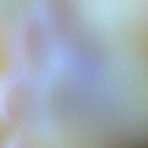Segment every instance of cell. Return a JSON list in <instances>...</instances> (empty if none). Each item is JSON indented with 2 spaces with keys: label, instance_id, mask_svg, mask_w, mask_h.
<instances>
[{
  "label": "cell",
  "instance_id": "1",
  "mask_svg": "<svg viewBox=\"0 0 148 148\" xmlns=\"http://www.w3.org/2000/svg\"><path fill=\"white\" fill-rule=\"evenodd\" d=\"M13 77L0 76V121L7 122L10 117L8 111V94L14 84Z\"/></svg>",
  "mask_w": 148,
  "mask_h": 148
},
{
  "label": "cell",
  "instance_id": "2",
  "mask_svg": "<svg viewBox=\"0 0 148 148\" xmlns=\"http://www.w3.org/2000/svg\"><path fill=\"white\" fill-rule=\"evenodd\" d=\"M5 148H16V145L14 143H9L5 146Z\"/></svg>",
  "mask_w": 148,
  "mask_h": 148
}]
</instances>
